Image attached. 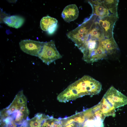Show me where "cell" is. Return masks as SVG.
Here are the masks:
<instances>
[{"label": "cell", "mask_w": 127, "mask_h": 127, "mask_svg": "<svg viewBox=\"0 0 127 127\" xmlns=\"http://www.w3.org/2000/svg\"><path fill=\"white\" fill-rule=\"evenodd\" d=\"M102 85L92 77L85 75L69 85L58 96L60 102L66 103L86 95H93L99 94Z\"/></svg>", "instance_id": "6da1fadb"}, {"label": "cell", "mask_w": 127, "mask_h": 127, "mask_svg": "<svg viewBox=\"0 0 127 127\" xmlns=\"http://www.w3.org/2000/svg\"><path fill=\"white\" fill-rule=\"evenodd\" d=\"M23 90L19 92L9 106L0 111V123H11L20 126L28 119L29 111Z\"/></svg>", "instance_id": "7a4b0ae2"}, {"label": "cell", "mask_w": 127, "mask_h": 127, "mask_svg": "<svg viewBox=\"0 0 127 127\" xmlns=\"http://www.w3.org/2000/svg\"><path fill=\"white\" fill-rule=\"evenodd\" d=\"M97 17V16L91 14L77 28L67 34V37L75 43L79 49L88 39L91 28Z\"/></svg>", "instance_id": "3957f363"}, {"label": "cell", "mask_w": 127, "mask_h": 127, "mask_svg": "<svg viewBox=\"0 0 127 127\" xmlns=\"http://www.w3.org/2000/svg\"><path fill=\"white\" fill-rule=\"evenodd\" d=\"M38 57L48 65L62 57L56 48L54 41L52 40L44 42L41 51Z\"/></svg>", "instance_id": "277c9868"}, {"label": "cell", "mask_w": 127, "mask_h": 127, "mask_svg": "<svg viewBox=\"0 0 127 127\" xmlns=\"http://www.w3.org/2000/svg\"><path fill=\"white\" fill-rule=\"evenodd\" d=\"M103 97L115 109L127 104V97L113 86L108 90Z\"/></svg>", "instance_id": "5b68a950"}, {"label": "cell", "mask_w": 127, "mask_h": 127, "mask_svg": "<svg viewBox=\"0 0 127 127\" xmlns=\"http://www.w3.org/2000/svg\"><path fill=\"white\" fill-rule=\"evenodd\" d=\"M118 18L113 15L102 18L98 17L96 20L102 29L105 38H110L113 36V31L115 23Z\"/></svg>", "instance_id": "8992f818"}, {"label": "cell", "mask_w": 127, "mask_h": 127, "mask_svg": "<svg viewBox=\"0 0 127 127\" xmlns=\"http://www.w3.org/2000/svg\"><path fill=\"white\" fill-rule=\"evenodd\" d=\"M44 42L30 40H21L19 43L21 50L28 54L38 56L41 52Z\"/></svg>", "instance_id": "52a82bcc"}, {"label": "cell", "mask_w": 127, "mask_h": 127, "mask_svg": "<svg viewBox=\"0 0 127 127\" xmlns=\"http://www.w3.org/2000/svg\"><path fill=\"white\" fill-rule=\"evenodd\" d=\"M85 121L83 127H103L104 119L92 110H86L83 112Z\"/></svg>", "instance_id": "ba28073f"}, {"label": "cell", "mask_w": 127, "mask_h": 127, "mask_svg": "<svg viewBox=\"0 0 127 127\" xmlns=\"http://www.w3.org/2000/svg\"><path fill=\"white\" fill-rule=\"evenodd\" d=\"M88 2L92 9V14L99 18L111 15L104 4L103 0H90Z\"/></svg>", "instance_id": "9c48e42d"}, {"label": "cell", "mask_w": 127, "mask_h": 127, "mask_svg": "<svg viewBox=\"0 0 127 127\" xmlns=\"http://www.w3.org/2000/svg\"><path fill=\"white\" fill-rule=\"evenodd\" d=\"M57 22L54 18L48 16L43 17L40 22L41 28L43 31H47L49 34H52L57 29Z\"/></svg>", "instance_id": "30bf717a"}, {"label": "cell", "mask_w": 127, "mask_h": 127, "mask_svg": "<svg viewBox=\"0 0 127 127\" xmlns=\"http://www.w3.org/2000/svg\"><path fill=\"white\" fill-rule=\"evenodd\" d=\"M79 12L78 8L75 4H70L66 7L61 14L64 20L69 22L76 19L78 17Z\"/></svg>", "instance_id": "8fae6325"}, {"label": "cell", "mask_w": 127, "mask_h": 127, "mask_svg": "<svg viewBox=\"0 0 127 127\" xmlns=\"http://www.w3.org/2000/svg\"><path fill=\"white\" fill-rule=\"evenodd\" d=\"M50 117L48 115L38 113L33 118L30 119L28 118L22 125L24 127H41L45 120Z\"/></svg>", "instance_id": "7c38bea8"}, {"label": "cell", "mask_w": 127, "mask_h": 127, "mask_svg": "<svg viewBox=\"0 0 127 127\" xmlns=\"http://www.w3.org/2000/svg\"><path fill=\"white\" fill-rule=\"evenodd\" d=\"M61 127H83L81 119L79 113L75 114L70 116L61 118Z\"/></svg>", "instance_id": "4fadbf2b"}, {"label": "cell", "mask_w": 127, "mask_h": 127, "mask_svg": "<svg viewBox=\"0 0 127 127\" xmlns=\"http://www.w3.org/2000/svg\"><path fill=\"white\" fill-rule=\"evenodd\" d=\"M101 44L109 56L115 54L119 50L113 37L109 39L105 38L101 41Z\"/></svg>", "instance_id": "5bb4252c"}, {"label": "cell", "mask_w": 127, "mask_h": 127, "mask_svg": "<svg viewBox=\"0 0 127 127\" xmlns=\"http://www.w3.org/2000/svg\"><path fill=\"white\" fill-rule=\"evenodd\" d=\"M4 22L10 27L18 28L23 24L24 21L22 17L16 15L7 16L3 19Z\"/></svg>", "instance_id": "9a60e30c"}, {"label": "cell", "mask_w": 127, "mask_h": 127, "mask_svg": "<svg viewBox=\"0 0 127 127\" xmlns=\"http://www.w3.org/2000/svg\"><path fill=\"white\" fill-rule=\"evenodd\" d=\"M99 103L100 109L105 117L109 116H115V108L104 97H103Z\"/></svg>", "instance_id": "2e32d148"}, {"label": "cell", "mask_w": 127, "mask_h": 127, "mask_svg": "<svg viewBox=\"0 0 127 127\" xmlns=\"http://www.w3.org/2000/svg\"><path fill=\"white\" fill-rule=\"evenodd\" d=\"M89 37L100 40L105 38L103 30L96 20L91 28Z\"/></svg>", "instance_id": "e0dca14e"}, {"label": "cell", "mask_w": 127, "mask_h": 127, "mask_svg": "<svg viewBox=\"0 0 127 127\" xmlns=\"http://www.w3.org/2000/svg\"><path fill=\"white\" fill-rule=\"evenodd\" d=\"M119 1L117 0H103L104 4L108 9L111 15L118 17L117 8Z\"/></svg>", "instance_id": "ac0fdd59"}, {"label": "cell", "mask_w": 127, "mask_h": 127, "mask_svg": "<svg viewBox=\"0 0 127 127\" xmlns=\"http://www.w3.org/2000/svg\"><path fill=\"white\" fill-rule=\"evenodd\" d=\"M62 126L61 118H55L51 116L45 120L41 127H61Z\"/></svg>", "instance_id": "d6986e66"}, {"label": "cell", "mask_w": 127, "mask_h": 127, "mask_svg": "<svg viewBox=\"0 0 127 127\" xmlns=\"http://www.w3.org/2000/svg\"></svg>", "instance_id": "ffe728a7"}]
</instances>
